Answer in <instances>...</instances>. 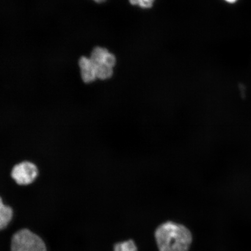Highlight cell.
Masks as SVG:
<instances>
[{
    "label": "cell",
    "instance_id": "obj_8",
    "mask_svg": "<svg viewBox=\"0 0 251 251\" xmlns=\"http://www.w3.org/2000/svg\"><path fill=\"white\" fill-rule=\"evenodd\" d=\"M155 0H129L131 4L139 6L142 8H150L152 7Z\"/></svg>",
    "mask_w": 251,
    "mask_h": 251
},
{
    "label": "cell",
    "instance_id": "obj_5",
    "mask_svg": "<svg viewBox=\"0 0 251 251\" xmlns=\"http://www.w3.org/2000/svg\"><path fill=\"white\" fill-rule=\"evenodd\" d=\"M81 77L84 83H90L97 79L95 69L90 58L81 56L78 61Z\"/></svg>",
    "mask_w": 251,
    "mask_h": 251
},
{
    "label": "cell",
    "instance_id": "obj_6",
    "mask_svg": "<svg viewBox=\"0 0 251 251\" xmlns=\"http://www.w3.org/2000/svg\"><path fill=\"white\" fill-rule=\"evenodd\" d=\"M12 215V209L10 207L5 205L0 197V230L7 226L11 221Z\"/></svg>",
    "mask_w": 251,
    "mask_h": 251
},
{
    "label": "cell",
    "instance_id": "obj_3",
    "mask_svg": "<svg viewBox=\"0 0 251 251\" xmlns=\"http://www.w3.org/2000/svg\"><path fill=\"white\" fill-rule=\"evenodd\" d=\"M11 251H47L45 243L27 229L16 233L11 241Z\"/></svg>",
    "mask_w": 251,
    "mask_h": 251
},
{
    "label": "cell",
    "instance_id": "obj_2",
    "mask_svg": "<svg viewBox=\"0 0 251 251\" xmlns=\"http://www.w3.org/2000/svg\"><path fill=\"white\" fill-rule=\"evenodd\" d=\"M95 69L97 78L108 79L112 76L117 59L115 56L108 50L101 47H97L93 50L90 57Z\"/></svg>",
    "mask_w": 251,
    "mask_h": 251
},
{
    "label": "cell",
    "instance_id": "obj_10",
    "mask_svg": "<svg viewBox=\"0 0 251 251\" xmlns=\"http://www.w3.org/2000/svg\"><path fill=\"white\" fill-rule=\"evenodd\" d=\"M225 1H227V2L229 3H234L235 1H236L237 0H225Z\"/></svg>",
    "mask_w": 251,
    "mask_h": 251
},
{
    "label": "cell",
    "instance_id": "obj_1",
    "mask_svg": "<svg viewBox=\"0 0 251 251\" xmlns=\"http://www.w3.org/2000/svg\"><path fill=\"white\" fill-rule=\"evenodd\" d=\"M155 238L159 251H188L193 241L189 229L173 222L159 226Z\"/></svg>",
    "mask_w": 251,
    "mask_h": 251
},
{
    "label": "cell",
    "instance_id": "obj_4",
    "mask_svg": "<svg viewBox=\"0 0 251 251\" xmlns=\"http://www.w3.org/2000/svg\"><path fill=\"white\" fill-rule=\"evenodd\" d=\"M38 176L37 166L30 162H23L15 165L11 172L12 178L18 184L32 183Z\"/></svg>",
    "mask_w": 251,
    "mask_h": 251
},
{
    "label": "cell",
    "instance_id": "obj_7",
    "mask_svg": "<svg viewBox=\"0 0 251 251\" xmlns=\"http://www.w3.org/2000/svg\"><path fill=\"white\" fill-rule=\"evenodd\" d=\"M114 251H137V247L133 240H129L116 244Z\"/></svg>",
    "mask_w": 251,
    "mask_h": 251
},
{
    "label": "cell",
    "instance_id": "obj_9",
    "mask_svg": "<svg viewBox=\"0 0 251 251\" xmlns=\"http://www.w3.org/2000/svg\"><path fill=\"white\" fill-rule=\"evenodd\" d=\"M97 3H102L105 2L106 0H94Z\"/></svg>",
    "mask_w": 251,
    "mask_h": 251
}]
</instances>
